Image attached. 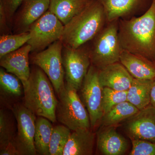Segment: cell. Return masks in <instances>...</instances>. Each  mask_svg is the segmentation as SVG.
<instances>
[{"mask_svg":"<svg viewBox=\"0 0 155 155\" xmlns=\"http://www.w3.org/2000/svg\"><path fill=\"white\" fill-rule=\"evenodd\" d=\"M150 105L155 107V78L153 79L150 94Z\"/></svg>","mask_w":155,"mask_h":155,"instance_id":"cell-32","label":"cell"},{"mask_svg":"<svg viewBox=\"0 0 155 155\" xmlns=\"http://www.w3.org/2000/svg\"><path fill=\"white\" fill-rule=\"evenodd\" d=\"M130 155H155V142L141 140H132Z\"/></svg>","mask_w":155,"mask_h":155,"instance_id":"cell-28","label":"cell"},{"mask_svg":"<svg viewBox=\"0 0 155 155\" xmlns=\"http://www.w3.org/2000/svg\"><path fill=\"white\" fill-rule=\"evenodd\" d=\"M95 136L91 128L73 130L65 147L63 155L93 154Z\"/></svg>","mask_w":155,"mask_h":155,"instance_id":"cell-18","label":"cell"},{"mask_svg":"<svg viewBox=\"0 0 155 155\" xmlns=\"http://www.w3.org/2000/svg\"><path fill=\"white\" fill-rule=\"evenodd\" d=\"M140 110L128 101L120 103L103 115L100 127L116 126L132 117Z\"/></svg>","mask_w":155,"mask_h":155,"instance_id":"cell-21","label":"cell"},{"mask_svg":"<svg viewBox=\"0 0 155 155\" xmlns=\"http://www.w3.org/2000/svg\"><path fill=\"white\" fill-rule=\"evenodd\" d=\"M23 1V0H0V5H2L4 8L9 26L11 28L13 17Z\"/></svg>","mask_w":155,"mask_h":155,"instance_id":"cell-29","label":"cell"},{"mask_svg":"<svg viewBox=\"0 0 155 155\" xmlns=\"http://www.w3.org/2000/svg\"><path fill=\"white\" fill-rule=\"evenodd\" d=\"M123 130L132 140L155 142V107L151 105L140 110L124 122Z\"/></svg>","mask_w":155,"mask_h":155,"instance_id":"cell-11","label":"cell"},{"mask_svg":"<svg viewBox=\"0 0 155 155\" xmlns=\"http://www.w3.org/2000/svg\"><path fill=\"white\" fill-rule=\"evenodd\" d=\"M1 155H20L14 142H11L0 148Z\"/></svg>","mask_w":155,"mask_h":155,"instance_id":"cell-31","label":"cell"},{"mask_svg":"<svg viewBox=\"0 0 155 155\" xmlns=\"http://www.w3.org/2000/svg\"><path fill=\"white\" fill-rule=\"evenodd\" d=\"M16 134L14 122L8 112L0 110V148L10 143L14 142Z\"/></svg>","mask_w":155,"mask_h":155,"instance_id":"cell-26","label":"cell"},{"mask_svg":"<svg viewBox=\"0 0 155 155\" xmlns=\"http://www.w3.org/2000/svg\"><path fill=\"white\" fill-rule=\"evenodd\" d=\"M96 138L97 150L99 154L123 155L129 148L128 140L117 131L116 126L100 127Z\"/></svg>","mask_w":155,"mask_h":155,"instance_id":"cell-14","label":"cell"},{"mask_svg":"<svg viewBox=\"0 0 155 155\" xmlns=\"http://www.w3.org/2000/svg\"><path fill=\"white\" fill-rule=\"evenodd\" d=\"M63 43L61 40L45 49L31 56V64L39 67L47 75L58 94L65 87V72L62 59Z\"/></svg>","mask_w":155,"mask_h":155,"instance_id":"cell-6","label":"cell"},{"mask_svg":"<svg viewBox=\"0 0 155 155\" xmlns=\"http://www.w3.org/2000/svg\"><path fill=\"white\" fill-rule=\"evenodd\" d=\"M1 94L12 97L22 95L23 87L20 79L16 75L7 72L4 68L0 69Z\"/></svg>","mask_w":155,"mask_h":155,"instance_id":"cell-23","label":"cell"},{"mask_svg":"<svg viewBox=\"0 0 155 155\" xmlns=\"http://www.w3.org/2000/svg\"><path fill=\"white\" fill-rule=\"evenodd\" d=\"M102 5L107 22L119 19H129L144 14L153 0H97Z\"/></svg>","mask_w":155,"mask_h":155,"instance_id":"cell-12","label":"cell"},{"mask_svg":"<svg viewBox=\"0 0 155 155\" xmlns=\"http://www.w3.org/2000/svg\"><path fill=\"white\" fill-rule=\"evenodd\" d=\"M50 2V0H23L12 19L13 33L28 32L31 25L48 10Z\"/></svg>","mask_w":155,"mask_h":155,"instance_id":"cell-13","label":"cell"},{"mask_svg":"<svg viewBox=\"0 0 155 155\" xmlns=\"http://www.w3.org/2000/svg\"><path fill=\"white\" fill-rule=\"evenodd\" d=\"M62 59L66 84L79 91L91 65L88 43L77 48L64 46Z\"/></svg>","mask_w":155,"mask_h":155,"instance_id":"cell-8","label":"cell"},{"mask_svg":"<svg viewBox=\"0 0 155 155\" xmlns=\"http://www.w3.org/2000/svg\"><path fill=\"white\" fill-rule=\"evenodd\" d=\"M71 130L64 125L53 127L49 146L50 155H63Z\"/></svg>","mask_w":155,"mask_h":155,"instance_id":"cell-25","label":"cell"},{"mask_svg":"<svg viewBox=\"0 0 155 155\" xmlns=\"http://www.w3.org/2000/svg\"><path fill=\"white\" fill-rule=\"evenodd\" d=\"M118 36L122 50L155 64V0L141 16L119 19Z\"/></svg>","mask_w":155,"mask_h":155,"instance_id":"cell-1","label":"cell"},{"mask_svg":"<svg viewBox=\"0 0 155 155\" xmlns=\"http://www.w3.org/2000/svg\"><path fill=\"white\" fill-rule=\"evenodd\" d=\"M152 80H140L134 78L127 91V101L138 110L150 104V94Z\"/></svg>","mask_w":155,"mask_h":155,"instance_id":"cell-20","label":"cell"},{"mask_svg":"<svg viewBox=\"0 0 155 155\" xmlns=\"http://www.w3.org/2000/svg\"><path fill=\"white\" fill-rule=\"evenodd\" d=\"M98 77L103 87H108L118 91H127L134 79L120 62L99 69Z\"/></svg>","mask_w":155,"mask_h":155,"instance_id":"cell-16","label":"cell"},{"mask_svg":"<svg viewBox=\"0 0 155 155\" xmlns=\"http://www.w3.org/2000/svg\"><path fill=\"white\" fill-rule=\"evenodd\" d=\"M12 112L17 122V132L14 143L20 155H36L34 144L36 115L24 104H16Z\"/></svg>","mask_w":155,"mask_h":155,"instance_id":"cell-10","label":"cell"},{"mask_svg":"<svg viewBox=\"0 0 155 155\" xmlns=\"http://www.w3.org/2000/svg\"><path fill=\"white\" fill-rule=\"evenodd\" d=\"M118 29L119 20L107 22L90 41L88 46L91 65L99 70L119 62L122 49L119 42Z\"/></svg>","mask_w":155,"mask_h":155,"instance_id":"cell-4","label":"cell"},{"mask_svg":"<svg viewBox=\"0 0 155 155\" xmlns=\"http://www.w3.org/2000/svg\"><path fill=\"white\" fill-rule=\"evenodd\" d=\"M49 119L39 116L35 123L34 144L37 154L50 155L49 146L52 124Z\"/></svg>","mask_w":155,"mask_h":155,"instance_id":"cell-22","label":"cell"},{"mask_svg":"<svg viewBox=\"0 0 155 155\" xmlns=\"http://www.w3.org/2000/svg\"><path fill=\"white\" fill-rule=\"evenodd\" d=\"M127 101V91H118L108 87L103 89L102 108L103 115L114 107Z\"/></svg>","mask_w":155,"mask_h":155,"instance_id":"cell-27","label":"cell"},{"mask_svg":"<svg viewBox=\"0 0 155 155\" xmlns=\"http://www.w3.org/2000/svg\"><path fill=\"white\" fill-rule=\"evenodd\" d=\"M119 62L134 78L152 80L155 78V64L146 58L122 49Z\"/></svg>","mask_w":155,"mask_h":155,"instance_id":"cell-17","label":"cell"},{"mask_svg":"<svg viewBox=\"0 0 155 155\" xmlns=\"http://www.w3.org/2000/svg\"><path fill=\"white\" fill-rule=\"evenodd\" d=\"M91 0H50L48 10L64 25L87 6Z\"/></svg>","mask_w":155,"mask_h":155,"instance_id":"cell-19","label":"cell"},{"mask_svg":"<svg viewBox=\"0 0 155 155\" xmlns=\"http://www.w3.org/2000/svg\"><path fill=\"white\" fill-rule=\"evenodd\" d=\"M78 91L66 84L58 94L57 120L72 131L91 128L89 115Z\"/></svg>","mask_w":155,"mask_h":155,"instance_id":"cell-5","label":"cell"},{"mask_svg":"<svg viewBox=\"0 0 155 155\" xmlns=\"http://www.w3.org/2000/svg\"><path fill=\"white\" fill-rule=\"evenodd\" d=\"M107 22L103 6L97 0H91L64 25L61 40L64 46L77 48L91 41Z\"/></svg>","mask_w":155,"mask_h":155,"instance_id":"cell-2","label":"cell"},{"mask_svg":"<svg viewBox=\"0 0 155 155\" xmlns=\"http://www.w3.org/2000/svg\"><path fill=\"white\" fill-rule=\"evenodd\" d=\"M11 29L4 8L2 5H0V31L1 35L10 34Z\"/></svg>","mask_w":155,"mask_h":155,"instance_id":"cell-30","label":"cell"},{"mask_svg":"<svg viewBox=\"0 0 155 155\" xmlns=\"http://www.w3.org/2000/svg\"><path fill=\"white\" fill-rule=\"evenodd\" d=\"M64 26L58 17L48 10L29 28L31 37L27 44L31 46V52L41 51L61 40Z\"/></svg>","mask_w":155,"mask_h":155,"instance_id":"cell-7","label":"cell"},{"mask_svg":"<svg viewBox=\"0 0 155 155\" xmlns=\"http://www.w3.org/2000/svg\"><path fill=\"white\" fill-rule=\"evenodd\" d=\"M98 71V69L91 65L79 90L81 99L89 115L91 129L99 126L103 116V87L99 79Z\"/></svg>","mask_w":155,"mask_h":155,"instance_id":"cell-9","label":"cell"},{"mask_svg":"<svg viewBox=\"0 0 155 155\" xmlns=\"http://www.w3.org/2000/svg\"><path fill=\"white\" fill-rule=\"evenodd\" d=\"M23 87L24 106L36 116L56 122L58 99L54 87L45 72L39 67H35Z\"/></svg>","mask_w":155,"mask_h":155,"instance_id":"cell-3","label":"cell"},{"mask_svg":"<svg viewBox=\"0 0 155 155\" xmlns=\"http://www.w3.org/2000/svg\"><path fill=\"white\" fill-rule=\"evenodd\" d=\"M29 32L1 35L0 37V58L27 44L30 38Z\"/></svg>","mask_w":155,"mask_h":155,"instance_id":"cell-24","label":"cell"},{"mask_svg":"<svg viewBox=\"0 0 155 155\" xmlns=\"http://www.w3.org/2000/svg\"><path fill=\"white\" fill-rule=\"evenodd\" d=\"M31 46L25 44L19 49L0 58V65L7 72L16 75L24 86L30 77L29 54Z\"/></svg>","mask_w":155,"mask_h":155,"instance_id":"cell-15","label":"cell"}]
</instances>
